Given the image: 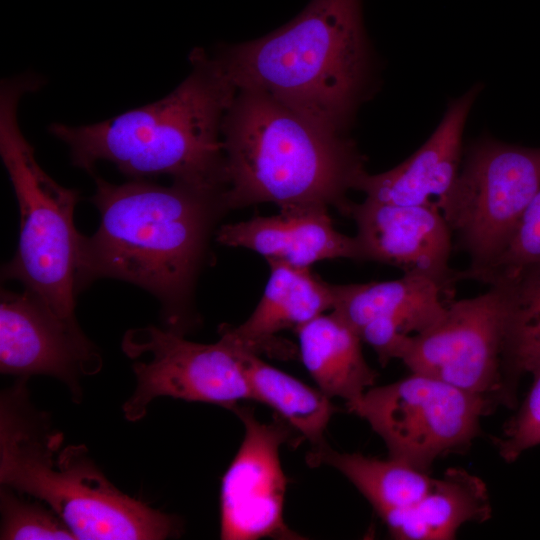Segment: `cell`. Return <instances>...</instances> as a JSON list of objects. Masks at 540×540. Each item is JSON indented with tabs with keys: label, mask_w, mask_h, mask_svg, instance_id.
I'll return each mask as SVG.
<instances>
[{
	"label": "cell",
	"mask_w": 540,
	"mask_h": 540,
	"mask_svg": "<svg viewBox=\"0 0 540 540\" xmlns=\"http://www.w3.org/2000/svg\"><path fill=\"white\" fill-rule=\"evenodd\" d=\"M95 182L101 220L83 238L79 290L103 277L133 283L158 298L169 329L181 333L210 229L226 209L223 193L179 182Z\"/></svg>",
	"instance_id": "cell-1"
},
{
	"label": "cell",
	"mask_w": 540,
	"mask_h": 540,
	"mask_svg": "<svg viewBox=\"0 0 540 540\" xmlns=\"http://www.w3.org/2000/svg\"><path fill=\"white\" fill-rule=\"evenodd\" d=\"M190 60L189 76L163 99L96 124L54 123L50 132L87 171L105 160L132 179L168 175L224 193L221 127L237 89L215 56L196 49Z\"/></svg>",
	"instance_id": "cell-2"
},
{
	"label": "cell",
	"mask_w": 540,
	"mask_h": 540,
	"mask_svg": "<svg viewBox=\"0 0 540 540\" xmlns=\"http://www.w3.org/2000/svg\"><path fill=\"white\" fill-rule=\"evenodd\" d=\"M214 56L237 90L265 93L345 134L371 69L362 0H311L279 29Z\"/></svg>",
	"instance_id": "cell-3"
},
{
	"label": "cell",
	"mask_w": 540,
	"mask_h": 540,
	"mask_svg": "<svg viewBox=\"0 0 540 540\" xmlns=\"http://www.w3.org/2000/svg\"><path fill=\"white\" fill-rule=\"evenodd\" d=\"M226 209L272 202L334 206L350 216L365 159L346 134L326 130L271 96L238 89L221 127Z\"/></svg>",
	"instance_id": "cell-4"
},
{
	"label": "cell",
	"mask_w": 540,
	"mask_h": 540,
	"mask_svg": "<svg viewBox=\"0 0 540 540\" xmlns=\"http://www.w3.org/2000/svg\"><path fill=\"white\" fill-rule=\"evenodd\" d=\"M26 398L19 385L1 399L2 486L43 502L76 539L159 540L178 532L173 516L117 489L84 445H65Z\"/></svg>",
	"instance_id": "cell-5"
},
{
	"label": "cell",
	"mask_w": 540,
	"mask_h": 540,
	"mask_svg": "<svg viewBox=\"0 0 540 540\" xmlns=\"http://www.w3.org/2000/svg\"><path fill=\"white\" fill-rule=\"evenodd\" d=\"M35 85L17 79L4 81L1 88L0 154L20 211L18 248L3 276L18 280L55 315L78 325L75 306L84 236L75 228L73 216L79 193L58 184L41 168L21 131L18 103Z\"/></svg>",
	"instance_id": "cell-6"
},
{
	"label": "cell",
	"mask_w": 540,
	"mask_h": 540,
	"mask_svg": "<svg viewBox=\"0 0 540 540\" xmlns=\"http://www.w3.org/2000/svg\"><path fill=\"white\" fill-rule=\"evenodd\" d=\"M539 189L540 147L486 137L468 148L454 185L439 204L470 259L457 280H476L496 263Z\"/></svg>",
	"instance_id": "cell-7"
},
{
	"label": "cell",
	"mask_w": 540,
	"mask_h": 540,
	"mask_svg": "<svg viewBox=\"0 0 540 540\" xmlns=\"http://www.w3.org/2000/svg\"><path fill=\"white\" fill-rule=\"evenodd\" d=\"M496 404L490 397L411 372L370 387L346 407L380 436L390 458L429 473L438 458L471 445L482 417Z\"/></svg>",
	"instance_id": "cell-8"
},
{
	"label": "cell",
	"mask_w": 540,
	"mask_h": 540,
	"mask_svg": "<svg viewBox=\"0 0 540 540\" xmlns=\"http://www.w3.org/2000/svg\"><path fill=\"white\" fill-rule=\"evenodd\" d=\"M215 343L184 338L172 329L146 326L128 330L123 352L133 360L136 387L123 405L124 417L142 419L158 397L220 405L234 410L252 400L238 346L224 333Z\"/></svg>",
	"instance_id": "cell-9"
},
{
	"label": "cell",
	"mask_w": 540,
	"mask_h": 540,
	"mask_svg": "<svg viewBox=\"0 0 540 540\" xmlns=\"http://www.w3.org/2000/svg\"><path fill=\"white\" fill-rule=\"evenodd\" d=\"M507 291L500 280L482 294L449 301L443 315L411 336L400 358L429 375L500 403Z\"/></svg>",
	"instance_id": "cell-10"
},
{
	"label": "cell",
	"mask_w": 540,
	"mask_h": 540,
	"mask_svg": "<svg viewBox=\"0 0 540 540\" xmlns=\"http://www.w3.org/2000/svg\"><path fill=\"white\" fill-rule=\"evenodd\" d=\"M233 411L243 423L244 437L221 481V539L302 538L284 520L287 479L280 449L291 427L280 417L261 422L249 407L238 405Z\"/></svg>",
	"instance_id": "cell-11"
},
{
	"label": "cell",
	"mask_w": 540,
	"mask_h": 540,
	"mask_svg": "<svg viewBox=\"0 0 540 540\" xmlns=\"http://www.w3.org/2000/svg\"><path fill=\"white\" fill-rule=\"evenodd\" d=\"M0 302L1 372L55 377L78 399L79 378L97 373L102 364L80 327L59 318L26 290H2Z\"/></svg>",
	"instance_id": "cell-12"
},
{
	"label": "cell",
	"mask_w": 540,
	"mask_h": 540,
	"mask_svg": "<svg viewBox=\"0 0 540 540\" xmlns=\"http://www.w3.org/2000/svg\"><path fill=\"white\" fill-rule=\"evenodd\" d=\"M350 217L360 260L392 265L405 274L450 285L457 280L449 266L452 231L437 205H398L365 198L353 203Z\"/></svg>",
	"instance_id": "cell-13"
},
{
	"label": "cell",
	"mask_w": 540,
	"mask_h": 540,
	"mask_svg": "<svg viewBox=\"0 0 540 540\" xmlns=\"http://www.w3.org/2000/svg\"><path fill=\"white\" fill-rule=\"evenodd\" d=\"M449 286L405 273L389 281L332 285V311L379 357H388L443 315Z\"/></svg>",
	"instance_id": "cell-14"
},
{
	"label": "cell",
	"mask_w": 540,
	"mask_h": 540,
	"mask_svg": "<svg viewBox=\"0 0 540 540\" xmlns=\"http://www.w3.org/2000/svg\"><path fill=\"white\" fill-rule=\"evenodd\" d=\"M478 92L475 86L451 101L443 119L419 149L386 172H365L356 190L377 202L439 207L459 174L463 132Z\"/></svg>",
	"instance_id": "cell-15"
},
{
	"label": "cell",
	"mask_w": 540,
	"mask_h": 540,
	"mask_svg": "<svg viewBox=\"0 0 540 540\" xmlns=\"http://www.w3.org/2000/svg\"><path fill=\"white\" fill-rule=\"evenodd\" d=\"M217 241L299 268L326 259L360 260L356 238L337 231L328 207L318 204L283 207L277 215L223 225Z\"/></svg>",
	"instance_id": "cell-16"
},
{
	"label": "cell",
	"mask_w": 540,
	"mask_h": 540,
	"mask_svg": "<svg viewBox=\"0 0 540 540\" xmlns=\"http://www.w3.org/2000/svg\"><path fill=\"white\" fill-rule=\"evenodd\" d=\"M270 276L264 293L251 315L238 326L221 325L226 334L242 348L259 353H288L275 335L297 330L333 307L332 284L313 274L309 268L268 262Z\"/></svg>",
	"instance_id": "cell-17"
},
{
	"label": "cell",
	"mask_w": 540,
	"mask_h": 540,
	"mask_svg": "<svg viewBox=\"0 0 540 540\" xmlns=\"http://www.w3.org/2000/svg\"><path fill=\"white\" fill-rule=\"evenodd\" d=\"M492 508L484 481L463 468L447 469L414 504L380 515L400 540H451L467 522H484Z\"/></svg>",
	"instance_id": "cell-18"
},
{
	"label": "cell",
	"mask_w": 540,
	"mask_h": 540,
	"mask_svg": "<svg viewBox=\"0 0 540 540\" xmlns=\"http://www.w3.org/2000/svg\"><path fill=\"white\" fill-rule=\"evenodd\" d=\"M301 360L317 388L346 403L374 386L377 373L366 362L359 334L333 311L297 330Z\"/></svg>",
	"instance_id": "cell-19"
},
{
	"label": "cell",
	"mask_w": 540,
	"mask_h": 540,
	"mask_svg": "<svg viewBox=\"0 0 540 540\" xmlns=\"http://www.w3.org/2000/svg\"><path fill=\"white\" fill-rule=\"evenodd\" d=\"M497 280L507 291L500 403L514 407L520 378L540 367V262L498 272L485 284Z\"/></svg>",
	"instance_id": "cell-20"
},
{
	"label": "cell",
	"mask_w": 540,
	"mask_h": 540,
	"mask_svg": "<svg viewBox=\"0 0 540 540\" xmlns=\"http://www.w3.org/2000/svg\"><path fill=\"white\" fill-rule=\"evenodd\" d=\"M236 345L252 400L271 407L312 447L324 444V433L334 413L331 398Z\"/></svg>",
	"instance_id": "cell-21"
},
{
	"label": "cell",
	"mask_w": 540,
	"mask_h": 540,
	"mask_svg": "<svg viewBox=\"0 0 540 540\" xmlns=\"http://www.w3.org/2000/svg\"><path fill=\"white\" fill-rule=\"evenodd\" d=\"M310 465L331 466L343 474L381 514L410 506L430 489L434 478L401 461L332 449L325 442L307 455Z\"/></svg>",
	"instance_id": "cell-22"
},
{
	"label": "cell",
	"mask_w": 540,
	"mask_h": 540,
	"mask_svg": "<svg viewBox=\"0 0 540 540\" xmlns=\"http://www.w3.org/2000/svg\"><path fill=\"white\" fill-rule=\"evenodd\" d=\"M1 488L2 540L76 539L61 518L40 500Z\"/></svg>",
	"instance_id": "cell-23"
},
{
	"label": "cell",
	"mask_w": 540,
	"mask_h": 540,
	"mask_svg": "<svg viewBox=\"0 0 540 540\" xmlns=\"http://www.w3.org/2000/svg\"><path fill=\"white\" fill-rule=\"evenodd\" d=\"M531 375L532 384L520 408L494 439L498 454L508 463L540 445V367Z\"/></svg>",
	"instance_id": "cell-24"
},
{
	"label": "cell",
	"mask_w": 540,
	"mask_h": 540,
	"mask_svg": "<svg viewBox=\"0 0 540 540\" xmlns=\"http://www.w3.org/2000/svg\"><path fill=\"white\" fill-rule=\"evenodd\" d=\"M535 262H540V189L527 207L506 250L476 280L484 283L498 272Z\"/></svg>",
	"instance_id": "cell-25"
}]
</instances>
